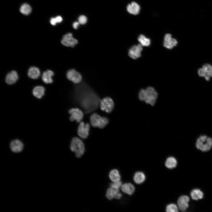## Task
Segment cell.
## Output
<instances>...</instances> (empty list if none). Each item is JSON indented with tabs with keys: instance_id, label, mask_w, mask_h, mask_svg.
<instances>
[{
	"instance_id": "obj_1",
	"label": "cell",
	"mask_w": 212,
	"mask_h": 212,
	"mask_svg": "<svg viewBox=\"0 0 212 212\" xmlns=\"http://www.w3.org/2000/svg\"><path fill=\"white\" fill-rule=\"evenodd\" d=\"M74 97L77 102L87 113L96 110L100 101L97 95L87 85L83 82L75 87Z\"/></svg>"
},
{
	"instance_id": "obj_2",
	"label": "cell",
	"mask_w": 212,
	"mask_h": 212,
	"mask_svg": "<svg viewBox=\"0 0 212 212\" xmlns=\"http://www.w3.org/2000/svg\"><path fill=\"white\" fill-rule=\"evenodd\" d=\"M71 150L74 152L77 158L82 156L85 151V147L82 141L78 138L74 137L71 140L70 145Z\"/></svg>"
},
{
	"instance_id": "obj_3",
	"label": "cell",
	"mask_w": 212,
	"mask_h": 212,
	"mask_svg": "<svg viewBox=\"0 0 212 212\" xmlns=\"http://www.w3.org/2000/svg\"><path fill=\"white\" fill-rule=\"evenodd\" d=\"M196 146L203 152L209 150L212 147V139L205 135L201 136L196 140Z\"/></svg>"
},
{
	"instance_id": "obj_4",
	"label": "cell",
	"mask_w": 212,
	"mask_h": 212,
	"mask_svg": "<svg viewBox=\"0 0 212 212\" xmlns=\"http://www.w3.org/2000/svg\"><path fill=\"white\" fill-rule=\"evenodd\" d=\"M90 120V123L93 127L100 129L104 128L109 122V120L107 117H101L95 113L91 115Z\"/></svg>"
},
{
	"instance_id": "obj_5",
	"label": "cell",
	"mask_w": 212,
	"mask_h": 212,
	"mask_svg": "<svg viewBox=\"0 0 212 212\" xmlns=\"http://www.w3.org/2000/svg\"><path fill=\"white\" fill-rule=\"evenodd\" d=\"M158 94L155 89L152 87H148L144 89L143 101L152 106L155 104Z\"/></svg>"
},
{
	"instance_id": "obj_6",
	"label": "cell",
	"mask_w": 212,
	"mask_h": 212,
	"mask_svg": "<svg viewBox=\"0 0 212 212\" xmlns=\"http://www.w3.org/2000/svg\"><path fill=\"white\" fill-rule=\"evenodd\" d=\"M100 105L101 110L107 113H110L113 109L114 103L111 98L106 97L100 100Z\"/></svg>"
},
{
	"instance_id": "obj_7",
	"label": "cell",
	"mask_w": 212,
	"mask_h": 212,
	"mask_svg": "<svg viewBox=\"0 0 212 212\" xmlns=\"http://www.w3.org/2000/svg\"><path fill=\"white\" fill-rule=\"evenodd\" d=\"M66 77L68 80L76 84L80 83L82 80L81 74L74 69L68 70L66 74Z\"/></svg>"
},
{
	"instance_id": "obj_8",
	"label": "cell",
	"mask_w": 212,
	"mask_h": 212,
	"mask_svg": "<svg viewBox=\"0 0 212 212\" xmlns=\"http://www.w3.org/2000/svg\"><path fill=\"white\" fill-rule=\"evenodd\" d=\"M90 125L88 123L85 124L83 122H81L77 129V134L82 138L86 139L89 133Z\"/></svg>"
},
{
	"instance_id": "obj_9",
	"label": "cell",
	"mask_w": 212,
	"mask_h": 212,
	"mask_svg": "<svg viewBox=\"0 0 212 212\" xmlns=\"http://www.w3.org/2000/svg\"><path fill=\"white\" fill-rule=\"evenodd\" d=\"M61 42L63 45L71 47H74L78 43L77 40L73 37L72 34L70 33L64 35Z\"/></svg>"
},
{
	"instance_id": "obj_10",
	"label": "cell",
	"mask_w": 212,
	"mask_h": 212,
	"mask_svg": "<svg viewBox=\"0 0 212 212\" xmlns=\"http://www.w3.org/2000/svg\"><path fill=\"white\" fill-rule=\"evenodd\" d=\"M70 115L69 120L71 121H76L77 122H80L83 117V113L81 110L78 108H72L69 110Z\"/></svg>"
},
{
	"instance_id": "obj_11",
	"label": "cell",
	"mask_w": 212,
	"mask_h": 212,
	"mask_svg": "<svg viewBox=\"0 0 212 212\" xmlns=\"http://www.w3.org/2000/svg\"><path fill=\"white\" fill-rule=\"evenodd\" d=\"M142 49V46L140 44L133 45L129 50L128 55L133 59H137L140 57Z\"/></svg>"
},
{
	"instance_id": "obj_12",
	"label": "cell",
	"mask_w": 212,
	"mask_h": 212,
	"mask_svg": "<svg viewBox=\"0 0 212 212\" xmlns=\"http://www.w3.org/2000/svg\"><path fill=\"white\" fill-rule=\"evenodd\" d=\"M189 201L190 198L188 196L183 195L180 196L177 201L178 208L182 211H185L189 207Z\"/></svg>"
},
{
	"instance_id": "obj_13",
	"label": "cell",
	"mask_w": 212,
	"mask_h": 212,
	"mask_svg": "<svg viewBox=\"0 0 212 212\" xmlns=\"http://www.w3.org/2000/svg\"><path fill=\"white\" fill-rule=\"evenodd\" d=\"M177 41L175 39L172 38L169 34H165L164 38L163 45L165 47L169 49H172L176 46Z\"/></svg>"
},
{
	"instance_id": "obj_14",
	"label": "cell",
	"mask_w": 212,
	"mask_h": 212,
	"mask_svg": "<svg viewBox=\"0 0 212 212\" xmlns=\"http://www.w3.org/2000/svg\"><path fill=\"white\" fill-rule=\"evenodd\" d=\"M122 196V194L120 192L119 190L118 189L111 187L107 190L106 197L109 200H112L114 198L120 199Z\"/></svg>"
},
{
	"instance_id": "obj_15",
	"label": "cell",
	"mask_w": 212,
	"mask_h": 212,
	"mask_svg": "<svg viewBox=\"0 0 212 212\" xmlns=\"http://www.w3.org/2000/svg\"><path fill=\"white\" fill-rule=\"evenodd\" d=\"M23 143L18 139L13 140L10 144L11 150L14 153H18L21 152L23 149Z\"/></svg>"
},
{
	"instance_id": "obj_16",
	"label": "cell",
	"mask_w": 212,
	"mask_h": 212,
	"mask_svg": "<svg viewBox=\"0 0 212 212\" xmlns=\"http://www.w3.org/2000/svg\"><path fill=\"white\" fill-rule=\"evenodd\" d=\"M18 78L17 72L15 71H12L7 74L6 77L5 81L8 84H12L16 82Z\"/></svg>"
},
{
	"instance_id": "obj_17",
	"label": "cell",
	"mask_w": 212,
	"mask_h": 212,
	"mask_svg": "<svg viewBox=\"0 0 212 212\" xmlns=\"http://www.w3.org/2000/svg\"><path fill=\"white\" fill-rule=\"evenodd\" d=\"M140 9L139 5L134 1L132 2L130 4H128L127 7V11L129 13L134 15L139 14Z\"/></svg>"
},
{
	"instance_id": "obj_18",
	"label": "cell",
	"mask_w": 212,
	"mask_h": 212,
	"mask_svg": "<svg viewBox=\"0 0 212 212\" xmlns=\"http://www.w3.org/2000/svg\"><path fill=\"white\" fill-rule=\"evenodd\" d=\"M54 75V72L50 70H47L43 72L42 79L43 81L46 84L51 83L53 82L52 77Z\"/></svg>"
},
{
	"instance_id": "obj_19",
	"label": "cell",
	"mask_w": 212,
	"mask_h": 212,
	"mask_svg": "<svg viewBox=\"0 0 212 212\" xmlns=\"http://www.w3.org/2000/svg\"><path fill=\"white\" fill-rule=\"evenodd\" d=\"M40 74L39 69L35 67H30L28 72V76L30 78L34 79H37L40 76Z\"/></svg>"
},
{
	"instance_id": "obj_20",
	"label": "cell",
	"mask_w": 212,
	"mask_h": 212,
	"mask_svg": "<svg viewBox=\"0 0 212 212\" xmlns=\"http://www.w3.org/2000/svg\"><path fill=\"white\" fill-rule=\"evenodd\" d=\"M121 189L122 192L129 195H132L135 190L134 186L130 183H126L122 184Z\"/></svg>"
},
{
	"instance_id": "obj_21",
	"label": "cell",
	"mask_w": 212,
	"mask_h": 212,
	"mask_svg": "<svg viewBox=\"0 0 212 212\" xmlns=\"http://www.w3.org/2000/svg\"><path fill=\"white\" fill-rule=\"evenodd\" d=\"M202 68L205 73L204 77L206 80L209 81L210 78L212 77V65L206 64L203 66Z\"/></svg>"
},
{
	"instance_id": "obj_22",
	"label": "cell",
	"mask_w": 212,
	"mask_h": 212,
	"mask_svg": "<svg viewBox=\"0 0 212 212\" xmlns=\"http://www.w3.org/2000/svg\"><path fill=\"white\" fill-rule=\"evenodd\" d=\"M191 196L192 199L198 200L203 198V193L200 189L195 188L193 189L191 192Z\"/></svg>"
},
{
	"instance_id": "obj_23",
	"label": "cell",
	"mask_w": 212,
	"mask_h": 212,
	"mask_svg": "<svg viewBox=\"0 0 212 212\" xmlns=\"http://www.w3.org/2000/svg\"><path fill=\"white\" fill-rule=\"evenodd\" d=\"M45 89L42 86H39L35 87L33 89L32 93L33 95L38 98H41L44 94Z\"/></svg>"
},
{
	"instance_id": "obj_24",
	"label": "cell",
	"mask_w": 212,
	"mask_h": 212,
	"mask_svg": "<svg viewBox=\"0 0 212 212\" xmlns=\"http://www.w3.org/2000/svg\"><path fill=\"white\" fill-rule=\"evenodd\" d=\"M145 178L144 174L141 172H138L134 174L133 180L135 182L138 184L143 183Z\"/></svg>"
},
{
	"instance_id": "obj_25",
	"label": "cell",
	"mask_w": 212,
	"mask_h": 212,
	"mask_svg": "<svg viewBox=\"0 0 212 212\" xmlns=\"http://www.w3.org/2000/svg\"><path fill=\"white\" fill-rule=\"evenodd\" d=\"M177 165L176 159L173 157H170L167 158L165 162V165L169 169H172L175 167Z\"/></svg>"
},
{
	"instance_id": "obj_26",
	"label": "cell",
	"mask_w": 212,
	"mask_h": 212,
	"mask_svg": "<svg viewBox=\"0 0 212 212\" xmlns=\"http://www.w3.org/2000/svg\"><path fill=\"white\" fill-rule=\"evenodd\" d=\"M110 179L113 182H115L120 180V175L118 171L116 169L111 170L109 174Z\"/></svg>"
},
{
	"instance_id": "obj_27",
	"label": "cell",
	"mask_w": 212,
	"mask_h": 212,
	"mask_svg": "<svg viewBox=\"0 0 212 212\" xmlns=\"http://www.w3.org/2000/svg\"><path fill=\"white\" fill-rule=\"evenodd\" d=\"M138 40L142 46H148L150 43V39L142 34L139 36Z\"/></svg>"
},
{
	"instance_id": "obj_28",
	"label": "cell",
	"mask_w": 212,
	"mask_h": 212,
	"mask_svg": "<svg viewBox=\"0 0 212 212\" xmlns=\"http://www.w3.org/2000/svg\"><path fill=\"white\" fill-rule=\"evenodd\" d=\"M20 11L23 14L28 15L31 13L32 8L29 4L25 3L21 5L20 9Z\"/></svg>"
},
{
	"instance_id": "obj_29",
	"label": "cell",
	"mask_w": 212,
	"mask_h": 212,
	"mask_svg": "<svg viewBox=\"0 0 212 212\" xmlns=\"http://www.w3.org/2000/svg\"><path fill=\"white\" fill-rule=\"evenodd\" d=\"M166 211L170 212H177L178 211L177 206L174 203H171L168 205L166 207Z\"/></svg>"
},
{
	"instance_id": "obj_30",
	"label": "cell",
	"mask_w": 212,
	"mask_h": 212,
	"mask_svg": "<svg viewBox=\"0 0 212 212\" xmlns=\"http://www.w3.org/2000/svg\"><path fill=\"white\" fill-rule=\"evenodd\" d=\"M62 21V17L60 16H58L55 18H52L50 20V23L52 25L54 26L57 23H61Z\"/></svg>"
},
{
	"instance_id": "obj_31",
	"label": "cell",
	"mask_w": 212,
	"mask_h": 212,
	"mask_svg": "<svg viewBox=\"0 0 212 212\" xmlns=\"http://www.w3.org/2000/svg\"><path fill=\"white\" fill-rule=\"evenodd\" d=\"M122 182L119 180L118 181L113 182V183L110 184L111 187L119 189L120 187H121L122 185Z\"/></svg>"
},
{
	"instance_id": "obj_32",
	"label": "cell",
	"mask_w": 212,
	"mask_h": 212,
	"mask_svg": "<svg viewBox=\"0 0 212 212\" xmlns=\"http://www.w3.org/2000/svg\"><path fill=\"white\" fill-rule=\"evenodd\" d=\"M78 22L80 24H84L86 23L87 21V17L84 15H81L78 18Z\"/></svg>"
},
{
	"instance_id": "obj_33",
	"label": "cell",
	"mask_w": 212,
	"mask_h": 212,
	"mask_svg": "<svg viewBox=\"0 0 212 212\" xmlns=\"http://www.w3.org/2000/svg\"><path fill=\"white\" fill-rule=\"evenodd\" d=\"M80 23L78 22H75L73 24V27L75 29H77L78 28Z\"/></svg>"
}]
</instances>
